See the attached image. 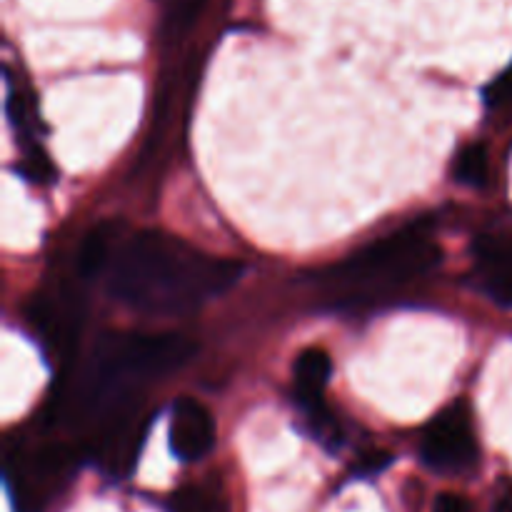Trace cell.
<instances>
[{
  "label": "cell",
  "instance_id": "cell-8",
  "mask_svg": "<svg viewBox=\"0 0 512 512\" xmlns=\"http://www.w3.org/2000/svg\"><path fill=\"white\" fill-rule=\"evenodd\" d=\"M333 375V363L330 355L323 348H305L303 353L295 358L293 365V388L295 400L305 415L315 413V410L325 408V388Z\"/></svg>",
  "mask_w": 512,
  "mask_h": 512
},
{
  "label": "cell",
  "instance_id": "cell-15",
  "mask_svg": "<svg viewBox=\"0 0 512 512\" xmlns=\"http://www.w3.org/2000/svg\"><path fill=\"white\" fill-rule=\"evenodd\" d=\"M388 463H390L388 453H370V455H365L363 463L358 465V470H360V473H365V475L378 473V470H383Z\"/></svg>",
  "mask_w": 512,
  "mask_h": 512
},
{
  "label": "cell",
  "instance_id": "cell-7",
  "mask_svg": "<svg viewBox=\"0 0 512 512\" xmlns=\"http://www.w3.org/2000/svg\"><path fill=\"white\" fill-rule=\"evenodd\" d=\"M215 418L203 403L180 398L170 415V450L185 463H198L215 445Z\"/></svg>",
  "mask_w": 512,
  "mask_h": 512
},
{
  "label": "cell",
  "instance_id": "cell-2",
  "mask_svg": "<svg viewBox=\"0 0 512 512\" xmlns=\"http://www.w3.org/2000/svg\"><path fill=\"white\" fill-rule=\"evenodd\" d=\"M195 343L178 333H110L98 340L73 398V415L83 423L105 420L135 405V390L183 368Z\"/></svg>",
  "mask_w": 512,
  "mask_h": 512
},
{
  "label": "cell",
  "instance_id": "cell-10",
  "mask_svg": "<svg viewBox=\"0 0 512 512\" xmlns=\"http://www.w3.org/2000/svg\"><path fill=\"white\" fill-rule=\"evenodd\" d=\"M123 225L118 220H103L88 230L78 248V275L83 280H95L105 268H110L115 253H118V240Z\"/></svg>",
  "mask_w": 512,
  "mask_h": 512
},
{
  "label": "cell",
  "instance_id": "cell-4",
  "mask_svg": "<svg viewBox=\"0 0 512 512\" xmlns=\"http://www.w3.org/2000/svg\"><path fill=\"white\" fill-rule=\"evenodd\" d=\"M78 460V450L63 443L43 445L33 453L10 455L5 478L15 512H43L75 473Z\"/></svg>",
  "mask_w": 512,
  "mask_h": 512
},
{
  "label": "cell",
  "instance_id": "cell-12",
  "mask_svg": "<svg viewBox=\"0 0 512 512\" xmlns=\"http://www.w3.org/2000/svg\"><path fill=\"white\" fill-rule=\"evenodd\" d=\"M173 512H213V500L198 488H185L173 495Z\"/></svg>",
  "mask_w": 512,
  "mask_h": 512
},
{
  "label": "cell",
  "instance_id": "cell-14",
  "mask_svg": "<svg viewBox=\"0 0 512 512\" xmlns=\"http://www.w3.org/2000/svg\"><path fill=\"white\" fill-rule=\"evenodd\" d=\"M433 512H473V508H470V503L463 498V495L445 493L435 500Z\"/></svg>",
  "mask_w": 512,
  "mask_h": 512
},
{
  "label": "cell",
  "instance_id": "cell-1",
  "mask_svg": "<svg viewBox=\"0 0 512 512\" xmlns=\"http://www.w3.org/2000/svg\"><path fill=\"white\" fill-rule=\"evenodd\" d=\"M240 273V263L203 253L178 235L140 230L120 243L108 288L135 313L180 318L233 288Z\"/></svg>",
  "mask_w": 512,
  "mask_h": 512
},
{
  "label": "cell",
  "instance_id": "cell-9",
  "mask_svg": "<svg viewBox=\"0 0 512 512\" xmlns=\"http://www.w3.org/2000/svg\"><path fill=\"white\" fill-rule=\"evenodd\" d=\"M480 288L500 305L512 308V243L505 240H480L478 253Z\"/></svg>",
  "mask_w": 512,
  "mask_h": 512
},
{
  "label": "cell",
  "instance_id": "cell-6",
  "mask_svg": "<svg viewBox=\"0 0 512 512\" xmlns=\"http://www.w3.org/2000/svg\"><path fill=\"white\" fill-rule=\"evenodd\" d=\"M145 425H148V418L138 405L118 410L113 418L103 423L95 458L110 478H125L135 468L145 438Z\"/></svg>",
  "mask_w": 512,
  "mask_h": 512
},
{
  "label": "cell",
  "instance_id": "cell-13",
  "mask_svg": "<svg viewBox=\"0 0 512 512\" xmlns=\"http://www.w3.org/2000/svg\"><path fill=\"white\" fill-rule=\"evenodd\" d=\"M485 98H488L490 105H505L512 100V65L485 90Z\"/></svg>",
  "mask_w": 512,
  "mask_h": 512
},
{
  "label": "cell",
  "instance_id": "cell-11",
  "mask_svg": "<svg viewBox=\"0 0 512 512\" xmlns=\"http://www.w3.org/2000/svg\"><path fill=\"white\" fill-rule=\"evenodd\" d=\"M488 150L480 143L465 145L458 153V160H455V178L458 183L470 185V188H480L488 180Z\"/></svg>",
  "mask_w": 512,
  "mask_h": 512
},
{
  "label": "cell",
  "instance_id": "cell-16",
  "mask_svg": "<svg viewBox=\"0 0 512 512\" xmlns=\"http://www.w3.org/2000/svg\"><path fill=\"white\" fill-rule=\"evenodd\" d=\"M495 512H512V488L500 490L498 500H495Z\"/></svg>",
  "mask_w": 512,
  "mask_h": 512
},
{
  "label": "cell",
  "instance_id": "cell-3",
  "mask_svg": "<svg viewBox=\"0 0 512 512\" xmlns=\"http://www.w3.org/2000/svg\"><path fill=\"white\" fill-rule=\"evenodd\" d=\"M440 263V248L428 220H415L388 238L365 245L345 263L325 270V280L353 288H390L410 283Z\"/></svg>",
  "mask_w": 512,
  "mask_h": 512
},
{
  "label": "cell",
  "instance_id": "cell-5",
  "mask_svg": "<svg viewBox=\"0 0 512 512\" xmlns=\"http://www.w3.org/2000/svg\"><path fill=\"white\" fill-rule=\"evenodd\" d=\"M420 460L440 475H463L478 465L480 448L465 400H455L425 425Z\"/></svg>",
  "mask_w": 512,
  "mask_h": 512
}]
</instances>
